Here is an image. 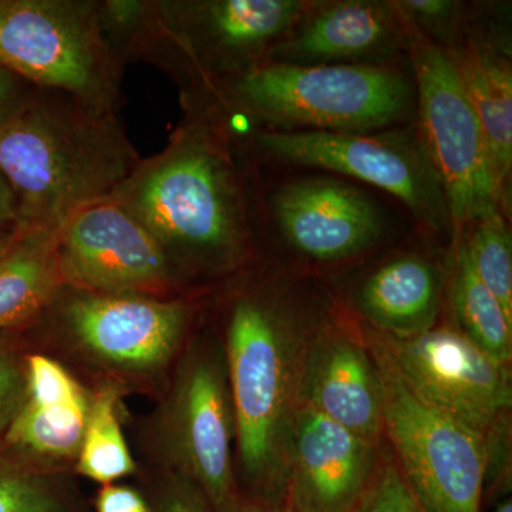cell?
Here are the masks:
<instances>
[{
    "instance_id": "cell-16",
    "label": "cell",
    "mask_w": 512,
    "mask_h": 512,
    "mask_svg": "<svg viewBox=\"0 0 512 512\" xmlns=\"http://www.w3.org/2000/svg\"><path fill=\"white\" fill-rule=\"evenodd\" d=\"M376 444L298 404L286 458L289 512H355L375 476Z\"/></svg>"
},
{
    "instance_id": "cell-33",
    "label": "cell",
    "mask_w": 512,
    "mask_h": 512,
    "mask_svg": "<svg viewBox=\"0 0 512 512\" xmlns=\"http://www.w3.org/2000/svg\"><path fill=\"white\" fill-rule=\"evenodd\" d=\"M23 232H25V228L20 227V225H13V227L0 231V258L19 241Z\"/></svg>"
},
{
    "instance_id": "cell-10",
    "label": "cell",
    "mask_w": 512,
    "mask_h": 512,
    "mask_svg": "<svg viewBox=\"0 0 512 512\" xmlns=\"http://www.w3.org/2000/svg\"><path fill=\"white\" fill-rule=\"evenodd\" d=\"M163 427L171 471L200 491L211 512H242L245 497L234 473L235 421L224 355L204 349L187 360Z\"/></svg>"
},
{
    "instance_id": "cell-20",
    "label": "cell",
    "mask_w": 512,
    "mask_h": 512,
    "mask_svg": "<svg viewBox=\"0 0 512 512\" xmlns=\"http://www.w3.org/2000/svg\"><path fill=\"white\" fill-rule=\"evenodd\" d=\"M447 53L483 131L495 185L507 214L512 170L511 53L474 35H467Z\"/></svg>"
},
{
    "instance_id": "cell-26",
    "label": "cell",
    "mask_w": 512,
    "mask_h": 512,
    "mask_svg": "<svg viewBox=\"0 0 512 512\" xmlns=\"http://www.w3.org/2000/svg\"><path fill=\"white\" fill-rule=\"evenodd\" d=\"M419 39L444 50L466 39L470 6L457 0H393Z\"/></svg>"
},
{
    "instance_id": "cell-18",
    "label": "cell",
    "mask_w": 512,
    "mask_h": 512,
    "mask_svg": "<svg viewBox=\"0 0 512 512\" xmlns=\"http://www.w3.org/2000/svg\"><path fill=\"white\" fill-rule=\"evenodd\" d=\"M92 397L76 377L45 355L26 357V394L0 440L3 454L60 471L76 463Z\"/></svg>"
},
{
    "instance_id": "cell-12",
    "label": "cell",
    "mask_w": 512,
    "mask_h": 512,
    "mask_svg": "<svg viewBox=\"0 0 512 512\" xmlns=\"http://www.w3.org/2000/svg\"><path fill=\"white\" fill-rule=\"evenodd\" d=\"M308 0H194L156 6L157 20L208 84L269 62Z\"/></svg>"
},
{
    "instance_id": "cell-13",
    "label": "cell",
    "mask_w": 512,
    "mask_h": 512,
    "mask_svg": "<svg viewBox=\"0 0 512 512\" xmlns=\"http://www.w3.org/2000/svg\"><path fill=\"white\" fill-rule=\"evenodd\" d=\"M268 217L286 247L318 264H338L376 248L389 231L379 202L330 175H301L268 197Z\"/></svg>"
},
{
    "instance_id": "cell-5",
    "label": "cell",
    "mask_w": 512,
    "mask_h": 512,
    "mask_svg": "<svg viewBox=\"0 0 512 512\" xmlns=\"http://www.w3.org/2000/svg\"><path fill=\"white\" fill-rule=\"evenodd\" d=\"M0 67L36 89L114 113L119 62L99 2L0 0Z\"/></svg>"
},
{
    "instance_id": "cell-32",
    "label": "cell",
    "mask_w": 512,
    "mask_h": 512,
    "mask_svg": "<svg viewBox=\"0 0 512 512\" xmlns=\"http://www.w3.org/2000/svg\"><path fill=\"white\" fill-rule=\"evenodd\" d=\"M18 225V205L8 181L0 174V231Z\"/></svg>"
},
{
    "instance_id": "cell-27",
    "label": "cell",
    "mask_w": 512,
    "mask_h": 512,
    "mask_svg": "<svg viewBox=\"0 0 512 512\" xmlns=\"http://www.w3.org/2000/svg\"><path fill=\"white\" fill-rule=\"evenodd\" d=\"M355 512H424L393 456H379L375 476Z\"/></svg>"
},
{
    "instance_id": "cell-29",
    "label": "cell",
    "mask_w": 512,
    "mask_h": 512,
    "mask_svg": "<svg viewBox=\"0 0 512 512\" xmlns=\"http://www.w3.org/2000/svg\"><path fill=\"white\" fill-rule=\"evenodd\" d=\"M147 501L153 512H211L200 491L171 470Z\"/></svg>"
},
{
    "instance_id": "cell-9",
    "label": "cell",
    "mask_w": 512,
    "mask_h": 512,
    "mask_svg": "<svg viewBox=\"0 0 512 512\" xmlns=\"http://www.w3.org/2000/svg\"><path fill=\"white\" fill-rule=\"evenodd\" d=\"M366 333L417 397L484 441L510 424V365L497 362L460 330L433 328L406 338L369 328Z\"/></svg>"
},
{
    "instance_id": "cell-19",
    "label": "cell",
    "mask_w": 512,
    "mask_h": 512,
    "mask_svg": "<svg viewBox=\"0 0 512 512\" xmlns=\"http://www.w3.org/2000/svg\"><path fill=\"white\" fill-rule=\"evenodd\" d=\"M446 291L443 266L419 251L400 252L367 272L349 302L366 328L406 338L436 328Z\"/></svg>"
},
{
    "instance_id": "cell-35",
    "label": "cell",
    "mask_w": 512,
    "mask_h": 512,
    "mask_svg": "<svg viewBox=\"0 0 512 512\" xmlns=\"http://www.w3.org/2000/svg\"><path fill=\"white\" fill-rule=\"evenodd\" d=\"M490 512H512V500L510 495H505V497L501 498Z\"/></svg>"
},
{
    "instance_id": "cell-22",
    "label": "cell",
    "mask_w": 512,
    "mask_h": 512,
    "mask_svg": "<svg viewBox=\"0 0 512 512\" xmlns=\"http://www.w3.org/2000/svg\"><path fill=\"white\" fill-rule=\"evenodd\" d=\"M450 301L460 332L497 362L510 365L512 319L478 278L460 235L453 237Z\"/></svg>"
},
{
    "instance_id": "cell-7",
    "label": "cell",
    "mask_w": 512,
    "mask_h": 512,
    "mask_svg": "<svg viewBox=\"0 0 512 512\" xmlns=\"http://www.w3.org/2000/svg\"><path fill=\"white\" fill-rule=\"evenodd\" d=\"M254 143L278 163L355 178L387 192L430 234L453 232L446 198L416 126L367 133L261 128Z\"/></svg>"
},
{
    "instance_id": "cell-4",
    "label": "cell",
    "mask_w": 512,
    "mask_h": 512,
    "mask_svg": "<svg viewBox=\"0 0 512 512\" xmlns=\"http://www.w3.org/2000/svg\"><path fill=\"white\" fill-rule=\"evenodd\" d=\"M212 87L225 106L262 130L367 133L399 127L416 106L412 79L397 64L268 62Z\"/></svg>"
},
{
    "instance_id": "cell-28",
    "label": "cell",
    "mask_w": 512,
    "mask_h": 512,
    "mask_svg": "<svg viewBox=\"0 0 512 512\" xmlns=\"http://www.w3.org/2000/svg\"><path fill=\"white\" fill-rule=\"evenodd\" d=\"M26 394V359L0 345V440L22 406Z\"/></svg>"
},
{
    "instance_id": "cell-2",
    "label": "cell",
    "mask_w": 512,
    "mask_h": 512,
    "mask_svg": "<svg viewBox=\"0 0 512 512\" xmlns=\"http://www.w3.org/2000/svg\"><path fill=\"white\" fill-rule=\"evenodd\" d=\"M138 163L114 113L67 94L36 89L0 124V174L23 228L53 231L84 205L110 197Z\"/></svg>"
},
{
    "instance_id": "cell-1",
    "label": "cell",
    "mask_w": 512,
    "mask_h": 512,
    "mask_svg": "<svg viewBox=\"0 0 512 512\" xmlns=\"http://www.w3.org/2000/svg\"><path fill=\"white\" fill-rule=\"evenodd\" d=\"M190 109L165 150L140 160L110 198L150 231L173 269L225 274L251 252V201L224 114Z\"/></svg>"
},
{
    "instance_id": "cell-8",
    "label": "cell",
    "mask_w": 512,
    "mask_h": 512,
    "mask_svg": "<svg viewBox=\"0 0 512 512\" xmlns=\"http://www.w3.org/2000/svg\"><path fill=\"white\" fill-rule=\"evenodd\" d=\"M410 60L416 130L439 178L454 237L485 212L504 208L483 131L447 50L416 37Z\"/></svg>"
},
{
    "instance_id": "cell-34",
    "label": "cell",
    "mask_w": 512,
    "mask_h": 512,
    "mask_svg": "<svg viewBox=\"0 0 512 512\" xmlns=\"http://www.w3.org/2000/svg\"><path fill=\"white\" fill-rule=\"evenodd\" d=\"M242 512H289V510L288 507H286V504H265L259 503V501L247 500V498H245L244 508H242Z\"/></svg>"
},
{
    "instance_id": "cell-23",
    "label": "cell",
    "mask_w": 512,
    "mask_h": 512,
    "mask_svg": "<svg viewBox=\"0 0 512 512\" xmlns=\"http://www.w3.org/2000/svg\"><path fill=\"white\" fill-rule=\"evenodd\" d=\"M120 392L104 384L93 394L89 419L76 460V471L103 485L136 471L119 419Z\"/></svg>"
},
{
    "instance_id": "cell-11",
    "label": "cell",
    "mask_w": 512,
    "mask_h": 512,
    "mask_svg": "<svg viewBox=\"0 0 512 512\" xmlns=\"http://www.w3.org/2000/svg\"><path fill=\"white\" fill-rule=\"evenodd\" d=\"M64 286L101 295L167 298L174 269L156 238L119 202L84 205L55 229Z\"/></svg>"
},
{
    "instance_id": "cell-30",
    "label": "cell",
    "mask_w": 512,
    "mask_h": 512,
    "mask_svg": "<svg viewBox=\"0 0 512 512\" xmlns=\"http://www.w3.org/2000/svg\"><path fill=\"white\" fill-rule=\"evenodd\" d=\"M96 512H153L150 504L134 488L126 485L107 484L96 498Z\"/></svg>"
},
{
    "instance_id": "cell-14",
    "label": "cell",
    "mask_w": 512,
    "mask_h": 512,
    "mask_svg": "<svg viewBox=\"0 0 512 512\" xmlns=\"http://www.w3.org/2000/svg\"><path fill=\"white\" fill-rule=\"evenodd\" d=\"M192 316L188 303L144 295L76 291L63 322L79 348L126 375L150 376L171 362Z\"/></svg>"
},
{
    "instance_id": "cell-24",
    "label": "cell",
    "mask_w": 512,
    "mask_h": 512,
    "mask_svg": "<svg viewBox=\"0 0 512 512\" xmlns=\"http://www.w3.org/2000/svg\"><path fill=\"white\" fill-rule=\"evenodd\" d=\"M0 512H89L60 471L0 454Z\"/></svg>"
},
{
    "instance_id": "cell-6",
    "label": "cell",
    "mask_w": 512,
    "mask_h": 512,
    "mask_svg": "<svg viewBox=\"0 0 512 512\" xmlns=\"http://www.w3.org/2000/svg\"><path fill=\"white\" fill-rule=\"evenodd\" d=\"M382 396L383 437L424 512H483L487 451L473 430L423 402L365 332Z\"/></svg>"
},
{
    "instance_id": "cell-25",
    "label": "cell",
    "mask_w": 512,
    "mask_h": 512,
    "mask_svg": "<svg viewBox=\"0 0 512 512\" xmlns=\"http://www.w3.org/2000/svg\"><path fill=\"white\" fill-rule=\"evenodd\" d=\"M456 235L463 238L478 278L512 319V238L507 215L493 208Z\"/></svg>"
},
{
    "instance_id": "cell-3",
    "label": "cell",
    "mask_w": 512,
    "mask_h": 512,
    "mask_svg": "<svg viewBox=\"0 0 512 512\" xmlns=\"http://www.w3.org/2000/svg\"><path fill=\"white\" fill-rule=\"evenodd\" d=\"M306 333L301 309L281 289H251L229 309L224 356L247 500L285 504Z\"/></svg>"
},
{
    "instance_id": "cell-21",
    "label": "cell",
    "mask_w": 512,
    "mask_h": 512,
    "mask_svg": "<svg viewBox=\"0 0 512 512\" xmlns=\"http://www.w3.org/2000/svg\"><path fill=\"white\" fill-rule=\"evenodd\" d=\"M64 286L55 229L25 228L0 258V332L36 318Z\"/></svg>"
},
{
    "instance_id": "cell-17",
    "label": "cell",
    "mask_w": 512,
    "mask_h": 512,
    "mask_svg": "<svg viewBox=\"0 0 512 512\" xmlns=\"http://www.w3.org/2000/svg\"><path fill=\"white\" fill-rule=\"evenodd\" d=\"M298 402L312 407L357 436L379 446L383 437L382 396L365 339L338 322L306 333Z\"/></svg>"
},
{
    "instance_id": "cell-31",
    "label": "cell",
    "mask_w": 512,
    "mask_h": 512,
    "mask_svg": "<svg viewBox=\"0 0 512 512\" xmlns=\"http://www.w3.org/2000/svg\"><path fill=\"white\" fill-rule=\"evenodd\" d=\"M29 94L23 80L0 67V124L18 113L20 107L28 100Z\"/></svg>"
},
{
    "instance_id": "cell-15",
    "label": "cell",
    "mask_w": 512,
    "mask_h": 512,
    "mask_svg": "<svg viewBox=\"0 0 512 512\" xmlns=\"http://www.w3.org/2000/svg\"><path fill=\"white\" fill-rule=\"evenodd\" d=\"M416 35L393 0H308L269 62L292 66H387Z\"/></svg>"
}]
</instances>
